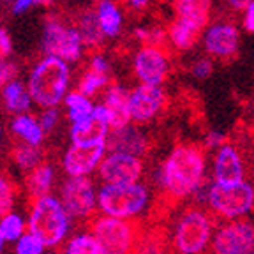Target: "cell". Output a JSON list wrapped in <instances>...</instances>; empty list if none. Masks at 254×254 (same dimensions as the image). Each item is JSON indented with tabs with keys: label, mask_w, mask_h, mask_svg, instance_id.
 Segmentation results:
<instances>
[{
	"label": "cell",
	"mask_w": 254,
	"mask_h": 254,
	"mask_svg": "<svg viewBox=\"0 0 254 254\" xmlns=\"http://www.w3.org/2000/svg\"><path fill=\"white\" fill-rule=\"evenodd\" d=\"M205 148L190 143H180L171 148L157 171V182L171 199L194 196L205 184Z\"/></svg>",
	"instance_id": "cell-1"
},
{
	"label": "cell",
	"mask_w": 254,
	"mask_h": 254,
	"mask_svg": "<svg viewBox=\"0 0 254 254\" xmlns=\"http://www.w3.org/2000/svg\"><path fill=\"white\" fill-rule=\"evenodd\" d=\"M72 79L71 64L55 55H44L32 65L27 78V87L32 99L39 108L64 104Z\"/></svg>",
	"instance_id": "cell-2"
},
{
	"label": "cell",
	"mask_w": 254,
	"mask_h": 254,
	"mask_svg": "<svg viewBox=\"0 0 254 254\" xmlns=\"http://www.w3.org/2000/svg\"><path fill=\"white\" fill-rule=\"evenodd\" d=\"M74 219L65 210L59 196L44 194L32 198L28 206V231L41 238L48 249H55L65 244L72 230Z\"/></svg>",
	"instance_id": "cell-3"
},
{
	"label": "cell",
	"mask_w": 254,
	"mask_h": 254,
	"mask_svg": "<svg viewBox=\"0 0 254 254\" xmlns=\"http://www.w3.org/2000/svg\"><path fill=\"white\" fill-rule=\"evenodd\" d=\"M215 215L203 206H189L175 219L170 246L175 254H205L215 231Z\"/></svg>",
	"instance_id": "cell-4"
},
{
	"label": "cell",
	"mask_w": 254,
	"mask_h": 254,
	"mask_svg": "<svg viewBox=\"0 0 254 254\" xmlns=\"http://www.w3.org/2000/svg\"><path fill=\"white\" fill-rule=\"evenodd\" d=\"M152 206V192L147 184H103L97 190V210L111 217L138 221Z\"/></svg>",
	"instance_id": "cell-5"
},
{
	"label": "cell",
	"mask_w": 254,
	"mask_h": 254,
	"mask_svg": "<svg viewBox=\"0 0 254 254\" xmlns=\"http://www.w3.org/2000/svg\"><path fill=\"white\" fill-rule=\"evenodd\" d=\"M205 190V206L217 219L231 221L244 219L254 210V184L249 180L240 182H212Z\"/></svg>",
	"instance_id": "cell-6"
},
{
	"label": "cell",
	"mask_w": 254,
	"mask_h": 254,
	"mask_svg": "<svg viewBox=\"0 0 254 254\" xmlns=\"http://www.w3.org/2000/svg\"><path fill=\"white\" fill-rule=\"evenodd\" d=\"M85 48L76 25H69L55 16L44 21L41 32V50L44 55H55L69 64H76L83 57Z\"/></svg>",
	"instance_id": "cell-7"
},
{
	"label": "cell",
	"mask_w": 254,
	"mask_h": 254,
	"mask_svg": "<svg viewBox=\"0 0 254 254\" xmlns=\"http://www.w3.org/2000/svg\"><path fill=\"white\" fill-rule=\"evenodd\" d=\"M88 231L94 235L108 254H132L139 238V230L136 221L111 217L101 214L90 221Z\"/></svg>",
	"instance_id": "cell-8"
},
{
	"label": "cell",
	"mask_w": 254,
	"mask_h": 254,
	"mask_svg": "<svg viewBox=\"0 0 254 254\" xmlns=\"http://www.w3.org/2000/svg\"><path fill=\"white\" fill-rule=\"evenodd\" d=\"M208 251L212 254H253L254 222L244 217L217 224Z\"/></svg>",
	"instance_id": "cell-9"
},
{
	"label": "cell",
	"mask_w": 254,
	"mask_h": 254,
	"mask_svg": "<svg viewBox=\"0 0 254 254\" xmlns=\"http://www.w3.org/2000/svg\"><path fill=\"white\" fill-rule=\"evenodd\" d=\"M97 190L90 177H67L59 189V198L74 221H83L97 210Z\"/></svg>",
	"instance_id": "cell-10"
},
{
	"label": "cell",
	"mask_w": 254,
	"mask_h": 254,
	"mask_svg": "<svg viewBox=\"0 0 254 254\" xmlns=\"http://www.w3.org/2000/svg\"><path fill=\"white\" fill-rule=\"evenodd\" d=\"M108 154V141L71 143L62 155V170L67 177H90L99 170Z\"/></svg>",
	"instance_id": "cell-11"
},
{
	"label": "cell",
	"mask_w": 254,
	"mask_h": 254,
	"mask_svg": "<svg viewBox=\"0 0 254 254\" xmlns=\"http://www.w3.org/2000/svg\"><path fill=\"white\" fill-rule=\"evenodd\" d=\"M132 71L139 83L163 85L170 74V55L159 44H143L132 57Z\"/></svg>",
	"instance_id": "cell-12"
},
{
	"label": "cell",
	"mask_w": 254,
	"mask_h": 254,
	"mask_svg": "<svg viewBox=\"0 0 254 254\" xmlns=\"http://www.w3.org/2000/svg\"><path fill=\"white\" fill-rule=\"evenodd\" d=\"M97 173H99V179L103 184L139 182L143 173H145V163L139 155L108 150Z\"/></svg>",
	"instance_id": "cell-13"
},
{
	"label": "cell",
	"mask_w": 254,
	"mask_h": 254,
	"mask_svg": "<svg viewBox=\"0 0 254 254\" xmlns=\"http://www.w3.org/2000/svg\"><path fill=\"white\" fill-rule=\"evenodd\" d=\"M131 115L134 124H147L163 111L166 104V94L161 85L139 83L129 92Z\"/></svg>",
	"instance_id": "cell-14"
},
{
	"label": "cell",
	"mask_w": 254,
	"mask_h": 254,
	"mask_svg": "<svg viewBox=\"0 0 254 254\" xmlns=\"http://www.w3.org/2000/svg\"><path fill=\"white\" fill-rule=\"evenodd\" d=\"M203 46L210 57L221 60H230L238 53L240 34L231 21H215L208 25L203 34Z\"/></svg>",
	"instance_id": "cell-15"
},
{
	"label": "cell",
	"mask_w": 254,
	"mask_h": 254,
	"mask_svg": "<svg viewBox=\"0 0 254 254\" xmlns=\"http://www.w3.org/2000/svg\"><path fill=\"white\" fill-rule=\"evenodd\" d=\"M212 177H214V182L221 184L246 180V161L235 145L224 143L214 152Z\"/></svg>",
	"instance_id": "cell-16"
},
{
	"label": "cell",
	"mask_w": 254,
	"mask_h": 254,
	"mask_svg": "<svg viewBox=\"0 0 254 254\" xmlns=\"http://www.w3.org/2000/svg\"><path fill=\"white\" fill-rule=\"evenodd\" d=\"M111 132L110 120L104 104H95V110L88 119L81 122L71 124L69 138L71 143H95V141H108V136Z\"/></svg>",
	"instance_id": "cell-17"
},
{
	"label": "cell",
	"mask_w": 254,
	"mask_h": 254,
	"mask_svg": "<svg viewBox=\"0 0 254 254\" xmlns=\"http://www.w3.org/2000/svg\"><path fill=\"white\" fill-rule=\"evenodd\" d=\"M103 104L106 108L111 131H117V129H122V127L132 124L129 92L122 85H108V88L104 90L103 95Z\"/></svg>",
	"instance_id": "cell-18"
},
{
	"label": "cell",
	"mask_w": 254,
	"mask_h": 254,
	"mask_svg": "<svg viewBox=\"0 0 254 254\" xmlns=\"http://www.w3.org/2000/svg\"><path fill=\"white\" fill-rule=\"evenodd\" d=\"M108 150L127 152L141 157L148 150V138L138 126H129L111 131L108 136Z\"/></svg>",
	"instance_id": "cell-19"
},
{
	"label": "cell",
	"mask_w": 254,
	"mask_h": 254,
	"mask_svg": "<svg viewBox=\"0 0 254 254\" xmlns=\"http://www.w3.org/2000/svg\"><path fill=\"white\" fill-rule=\"evenodd\" d=\"M0 103H2V106H4V110L7 111L9 115L27 113L36 104L32 99V94L28 90L27 83L20 81L18 78L12 79L11 83H7L0 90Z\"/></svg>",
	"instance_id": "cell-20"
},
{
	"label": "cell",
	"mask_w": 254,
	"mask_h": 254,
	"mask_svg": "<svg viewBox=\"0 0 254 254\" xmlns=\"http://www.w3.org/2000/svg\"><path fill=\"white\" fill-rule=\"evenodd\" d=\"M9 131L21 143L36 145V147H41L44 143V138H46V132L41 127L39 119L32 115L30 111L20 113V115H12L11 122H9Z\"/></svg>",
	"instance_id": "cell-21"
},
{
	"label": "cell",
	"mask_w": 254,
	"mask_h": 254,
	"mask_svg": "<svg viewBox=\"0 0 254 254\" xmlns=\"http://www.w3.org/2000/svg\"><path fill=\"white\" fill-rule=\"evenodd\" d=\"M173 9L177 18H182L201 30L210 23L212 0H173Z\"/></svg>",
	"instance_id": "cell-22"
},
{
	"label": "cell",
	"mask_w": 254,
	"mask_h": 254,
	"mask_svg": "<svg viewBox=\"0 0 254 254\" xmlns=\"http://www.w3.org/2000/svg\"><path fill=\"white\" fill-rule=\"evenodd\" d=\"M94 11L104 36L110 39L120 36L124 27V14L117 0H97Z\"/></svg>",
	"instance_id": "cell-23"
},
{
	"label": "cell",
	"mask_w": 254,
	"mask_h": 254,
	"mask_svg": "<svg viewBox=\"0 0 254 254\" xmlns=\"http://www.w3.org/2000/svg\"><path fill=\"white\" fill-rule=\"evenodd\" d=\"M201 28L196 27V25L189 23V21L182 20V18H177L173 23L168 28V39L170 44L179 50V52H189L196 46V43L201 37Z\"/></svg>",
	"instance_id": "cell-24"
},
{
	"label": "cell",
	"mask_w": 254,
	"mask_h": 254,
	"mask_svg": "<svg viewBox=\"0 0 254 254\" xmlns=\"http://www.w3.org/2000/svg\"><path fill=\"white\" fill-rule=\"evenodd\" d=\"M57 173L55 168L50 163H41L39 166H36L32 171H28L27 175V189L30 192L32 198L44 194H52V189L55 186Z\"/></svg>",
	"instance_id": "cell-25"
},
{
	"label": "cell",
	"mask_w": 254,
	"mask_h": 254,
	"mask_svg": "<svg viewBox=\"0 0 254 254\" xmlns=\"http://www.w3.org/2000/svg\"><path fill=\"white\" fill-rule=\"evenodd\" d=\"M64 108H65V115H67L69 122L76 124L88 119L94 113L95 104L92 101V97L85 95L83 92L71 90L64 99Z\"/></svg>",
	"instance_id": "cell-26"
},
{
	"label": "cell",
	"mask_w": 254,
	"mask_h": 254,
	"mask_svg": "<svg viewBox=\"0 0 254 254\" xmlns=\"http://www.w3.org/2000/svg\"><path fill=\"white\" fill-rule=\"evenodd\" d=\"M62 254H108V251L90 231H81L65 240Z\"/></svg>",
	"instance_id": "cell-27"
},
{
	"label": "cell",
	"mask_w": 254,
	"mask_h": 254,
	"mask_svg": "<svg viewBox=\"0 0 254 254\" xmlns=\"http://www.w3.org/2000/svg\"><path fill=\"white\" fill-rule=\"evenodd\" d=\"M78 27L79 34L83 37V43L87 48H97L103 44V41L106 39L103 28H101L99 21H97V16L95 11H85L83 14L78 18Z\"/></svg>",
	"instance_id": "cell-28"
},
{
	"label": "cell",
	"mask_w": 254,
	"mask_h": 254,
	"mask_svg": "<svg viewBox=\"0 0 254 254\" xmlns=\"http://www.w3.org/2000/svg\"><path fill=\"white\" fill-rule=\"evenodd\" d=\"M108 83H110V74H108V72L87 67L83 71V74L79 76L78 83H76V90L83 92L88 97H94V95L106 90Z\"/></svg>",
	"instance_id": "cell-29"
},
{
	"label": "cell",
	"mask_w": 254,
	"mask_h": 254,
	"mask_svg": "<svg viewBox=\"0 0 254 254\" xmlns=\"http://www.w3.org/2000/svg\"><path fill=\"white\" fill-rule=\"evenodd\" d=\"M12 163L20 168L21 171L28 173L36 166H39L43 163V152H41V147H36V145H28V143H18L14 148H12Z\"/></svg>",
	"instance_id": "cell-30"
},
{
	"label": "cell",
	"mask_w": 254,
	"mask_h": 254,
	"mask_svg": "<svg viewBox=\"0 0 254 254\" xmlns=\"http://www.w3.org/2000/svg\"><path fill=\"white\" fill-rule=\"evenodd\" d=\"M0 231L7 238V242L14 244L25 231H28V222L20 212L12 210L0 219Z\"/></svg>",
	"instance_id": "cell-31"
},
{
	"label": "cell",
	"mask_w": 254,
	"mask_h": 254,
	"mask_svg": "<svg viewBox=\"0 0 254 254\" xmlns=\"http://www.w3.org/2000/svg\"><path fill=\"white\" fill-rule=\"evenodd\" d=\"M46 249L43 240L32 231H25L14 242V254H46Z\"/></svg>",
	"instance_id": "cell-32"
},
{
	"label": "cell",
	"mask_w": 254,
	"mask_h": 254,
	"mask_svg": "<svg viewBox=\"0 0 254 254\" xmlns=\"http://www.w3.org/2000/svg\"><path fill=\"white\" fill-rule=\"evenodd\" d=\"M16 205V190L14 186L5 177H0V219L5 214L14 210Z\"/></svg>",
	"instance_id": "cell-33"
},
{
	"label": "cell",
	"mask_w": 254,
	"mask_h": 254,
	"mask_svg": "<svg viewBox=\"0 0 254 254\" xmlns=\"http://www.w3.org/2000/svg\"><path fill=\"white\" fill-rule=\"evenodd\" d=\"M41 113L37 115V119H39L41 122V127L44 129V132L46 134H50V132H53L59 127L60 124V117H62V113H60L59 106H52V108H41Z\"/></svg>",
	"instance_id": "cell-34"
},
{
	"label": "cell",
	"mask_w": 254,
	"mask_h": 254,
	"mask_svg": "<svg viewBox=\"0 0 254 254\" xmlns=\"http://www.w3.org/2000/svg\"><path fill=\"white\" fill-rule=\"evenodd\" d=\"M18 65L9 59H0V90L5 87L7 83H11L12 79L18 78Z\"/></svg>",
	"instance_id": "cell-35"
},
{
	"label": "cell",
	"mask_w": 254,
	"mask_h": 254,
	"mask_svg": "<svg viewBox=\"0 0 254 254\" xmlns=\"http://www.w3.org/2000/svg\"><path fill=\"white\" fill-rule=\"evenodd\" d=\"M132 254H161V242L154 237L138 238Z\"/></svg>",
	"instance_id": "cell-36"
},
{
	"label": "cell",
	"mask_w": 254,
	"mask_h": 254,
	"mask_svg": "<svg viewBox=\"0 0 254 254\" xmlns=\"http://www.w3.org/2000/svg\"><path fill=\"white\" fill-rule=\"evenodd\" d=\"M212 72H214V62L210 59H206V57L196 60L192 64V67H190V74L194 76L196 79H206Z\"/></svg>",
	"instance_id": "cell-37"
},
{
	"label": "cell",
	"mask_w": 254,
	"mask_h": 254,
	"mask_svg": "<svg viewBox=\"0 0 254 254\" xmlns=\"http://www.w3.org/2000/svg\"><path fill=\"white\" fill-rule=\"evenodd\" d=\"M12 53V39L4 27H0V59H9Z\"/></svg>",
	"instance_id": "cell-38"
},
{
	"label": "cell",
	"mask_w": 254,
	"mask_h": 254,
	"mask_svg": "<svg viewBox=\"0 0 254 254\" xmlns=\"http://www.w3.org/2000/svg\"><path fill=\"white\" fill-rule=\"evenodd\" d=\"M36 0H12L11 2V12L14 16H21L25 12H28L32 7H36Z\"/></svg>",
	"instance_id": "cell-39"
},
{
	"label": "cell",
	"mask_w": 254,
	"mask_h": 254,
	"mask_svg": "<svg viewBox=\"0 0 254 254\" xmlns=\"http://www.w3.org/2000/svg\"><path fill=\"white\" fill-rule=\"evenodd\" d=\"M226 143V136L221 134L219 131H210L205 138V148H210V150H217L221 145Z\"/></svg>",
	"instance_id": "cell-40"
},
{
	"label": "cell",
	"mask_w": 254,
	"mask_h": 254,
	"mask_svg": "<svg viewBox=\"0 0 254 254\" xmlns=\"http://www.w3.org/2000/svg\"><path fill=\"white\" fill-rule=\"evenodd\" d=\"M88 67L97 69V71L103 72H110V62H108V59L103 53H94L90 57V60H88Z\"/></svg>",
	"instance_id": "cell-41"
},
{
	"label": "cell",
	"mask_w": 254,
	"mask_h": 254,
	"mask_svg": "<svg viewBox=\"0 0 254 254\" xmlns=\"http://www.w3.org/2000/svg\"><path fill=\"white\" fill-rule=\"evenodd\" d=\"M244 28L249 34H254V2L244 9Z\"/></svg>",
	"instance_id": "cell-42"
},
{
	"label": "cell",
	"mask_w": 254,
	"mask_h": 254,
	"mask_svg": "<svg viewBox=\"0 0 254 254\" xmlns=\"http://www.w3.org/2000/svg\"><path fill=\"white\" fill-rule=\"evenodd\" d=\"M124 2H126L127 7H131L132 11H141V9L147 7L150 0H124Z\"/></svg>",
	"instance_id": "cell-43"
},
{
	"label": "cell",
	"mask_w": 254,
	"mask_h": 254,
	"mask_svg": "<svg viewBox=\"0 0 254 254\" xmlns=\"http://www.w3.org/2000/svg\"><path fill=\"white\" fill-rule=\"evenodd\" d=\"M251 2H254V0H228L230 7L235 9V11H242V9H246Z\"/></svg>",
	"instance_id": "cell-44"
},
{
	"label": "cell",
	"mask_w": 254,
	"mask_h": 254,
	"mask_svg": "<svg viewBox=\"0 0 254 254\" xmlns=\"http://www.w3.org/2000/svg\"><path fill=\"white\" fill-rule=\"evenodd\" d=\"M5 244H9L7 242V238L4 237V233H2V231H0V254L4 253V249H5Z\"/></svg>",
	"instance_id": "cell-45"
},
{
	"label": "cell",
	"mask_w": 254,
	"mask_h": 254,
	"mask_svg": "<svg viewBox=\"0 0 254 254\" xmlns=\"http://www.w3.org/2000/svg\"><path fill=\"white\" fill-rule=\"evenodd\" d=\"M37 2V5H50V4H53V0H36Z\"/></svg>",
	"instance_id": "cell-46"
},
{
	"label": "cell",
	"mask_w": 254,
	"mask_h": 254,
	"mask_svg": "<svg viewBox=\"0 0 254 254\" xmlns=\"http://www.w3.org/2000/svg\"><path fill=\"white\" fill-rule=\"evenodd\" d=\"M2 136H4V127H2V124H0V141H2Z\"/></svg>",
	"instance_id": "cell-47"
},
{
	"label": "cell",
	"mask_w": 254,
	"mask_h": 254,
	"mask_svg": "<svg viewBox=\"0 0 254 254\" xmlns=\"http://www.w3.org/2000/svg\"><path fill=\"white\" fill-rule=\"evenodd\" d=\"M5 2H12V0H5Z\"/></svg>",
	"instance_id": "cell-48"
},
{
	"label": "cell",
	"mask_w": 254,
	"mask_h": 254,
	"mask_svg": "<svg viewBox=\"0 0 254 254\" xmlns=\"http://www.w3.org/2000/svg\"><path fill=\"white\" fill-rule=\"evenodd\" d=\"M52 254H55V253H52Z\"/></svg>",
	"instance_id": "cell-49"
},
{
	"label": "cell",
	"mask_w": 254,
	"mask_h": 254,
	"mask_svg": "<svg viewBox=\"0 0 254 254\" xmlns=\"http://www.w3.org/2000/svg\"><path fill=\"white\" fill-rule=\"evenodd\" d=\"M253 254H254V253H253Z\"/></svg>",
	"instance_id": "cell-50"
}]
</instances>
